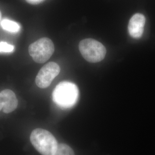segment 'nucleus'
Here are the masks:
<instances>
[{
  "mask_svg": "<svg viewBox=\"0 0 155 155\" xmlns=\"http://www.w3.org/2000/svg\"><path fill=\"white\" fill-rule=\"evenodd\" d=\"M52 98L54 102L61 109H68L77 102L79 90L75 84L64 81L56 86Z\"/></svg>",
  "mask_w": 155,
  "mask_h": 155,
  "instance_id": "nucleus-1",
  "label": "nucleus"
},
{
  "mask_svg": "<svg viewBox=\"0 0 155 155\" xmlns=\"http://www.w3.org/2000/svg\"><path fill=\"white\" fill-rule=\"evenodd\" d=\"M30 140L35 148L42 155H55L58 148L57 140L52 134L43 129H36L32 132Z\"/></svg>",
  "mask_w": 155,
  "mask_h": 155,
  "instance_id": "nucleus-2",
  "label": "nucleus"
},
{
  "mask_svg": "<svg viewBox=\"0 0 155 155\" xmlns=\"http://www.w3.org/2000/svg\"><path fill=\"white\" fill-rule=\"evenodd\" d=\"M79 49L83 58L90 63L102 61L105 57L106 50L104 45L93 39H86L81 41Z\"/></svg>",
  "mask_w": 155,
  "mask_h": 155,
  "instance_id": "nucleus-3",
  "label": "nucleus"
},
{
  "mask_svg": "<svg viewBox=\"0 0 155 155\" xmlns=\"http://www.w3.org/2000/svg\"><path fill=\"white\" fill-rule=\"evenodd\" d=\"M55 51V47L51 40L47 38L40 39L29 47V53L33 61L38 63L47 61Z\"/></svg>",
  "mask_w": 155,
  "mask_h": 155,
  "instance_id": "nucleus-4",
  "label": "nucleus"
},
{
  "mask_svg": "<svg viewBox=\"0 0 155 155\" xmlns=\"http://www.w3.org/2000/svg\"><path fill=\"white\" fill-rule=\"evenodd\" d=\"M61 71L59 66L55 62H50L43 67L38 72L35 82L41 89L48 87Z\"/></svg>",
  "mask_w": 155,
  "mask_h": 155,
  "instance_id": "nucleus-5",
  "label": "nucleus"
},
{
  "mask_svg": "<svg viewBox=\"0 0 155 155\" xmlns=\"http://www.w3.org/2000/svg\"><path fill=\"white\" fill-rule=\"evenodd\" d=\"M145 18L143 15L136 13L130 18L128 24V32L134 39L140 38L144 32Z\"/></svg>",
  "mask_w": 155,
  "mask_h": 155,
  "instance_id": "nucleus-6",
  "label": "nucleus"
},
{
  "mask_svg": "<svg viewBox=\"0 0 155 155\" xmlns=\"http://www.w3.org/2000/svg\"><path fill=\"white\" fill-rule=\"evenodd\" d=\"M5 100V106L2 109L4 113L8 114L15 110L18 105L16 94L11 90L6 89L1 91Z\"/></svg>",
  "mask_w": 155,
  "mask_h": 155,
  "instance_id": "nucleus-7",
  "label": "nucleus"
},
{
  "mask_svg": "<svg viewBox=\"0 0 155 155\" xmlns=\"http://www.w3.org/2000/svg\"><path fill=\"white\" fill-rule=\"evenodd\" d=\"M0 24L4 30L12 33H16L20 30V26L18 23L8 19L3 20Z\"/></svg>",
  "mask_w": 155,
  "mask_h": 155,
  "instance_id": "nucleus-8",
  "label": "nucleus"
},
{
  "mask_svg": "<svg viewBox=\"0 0 155 155\" xmlns=\"http://www.w3.org/2000/svg\"><path fill=\"white\" fill-rule=\"evenodd\" d=\"M55 155H75L72 148L66 144H59Z\"/></svg>",
  "mask_w": 155,
  "mask_h": 155,
  "instance_id": "nucleus-9",
  "label": "nucleus"
},
{
  "mask_svg": "<svg viewBox=\"0 0 155 155\" xmlns=\"http://www.w3.org/2000/svg\"><path fill=\"white\" fill-rule=\"evenodd\" d=\"M15 47L6 42H0V52H12L14 51Z\"/></svg>",
  "mask_w": 155,
  "mask_h": 155,
  "instance_id": "nucleus-10",
  "label": "nucleus"
},
{
  "mask_svg": "<svg viewBox=\"0 0 155 155\" xmlns=\"http://www.w3.org/2000/svg\"><path fill=\"white\" fill-rule=\"evenodd\" d=\"M5 106V100L1 91L0 92V111L2 110Z\"/></svg>",
  "mask_w": 155,
  "mask_h": 155,
  "instance_id": "nucleus-11",
  "label": "nucleus"
},
{
  "mask_svg": "<svg viewBox=\"0 0 155 155\" xmlns=\"http://www.w3.org/2000/svg\"><path fill=\"white\" fill-rule=\"evenodd\" d=\"M26 1L29 4L35 5V4H39L40 3L42 2L43 1H44L45 0H26Z\"/></svg>",
  "mask_w": 155,
  "mask_h": 155,
  "instance_id": "nucleus-12",
  "label": "nucleus"
},
{
  "mask_svg": "<svg viewBox=\"0 0 155 155\" xmlns=\"http://www.w3.org/2000/svg\"><path fill=\"white\" fill-rule=\"evenodd\" d=\"M1 12H0V20H1Z\"/></svg>",
  "mask_w": 155,
  "mask_h": 155,
  "instance_id": "nucleus-13",
  "label": "nucleus"
}]
</instances>
